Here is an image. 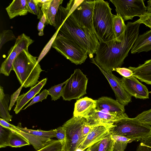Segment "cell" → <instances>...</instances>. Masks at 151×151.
Returning a JSON list of instances; mask_svg holds the SVG:
<instances>
[{
    "label": "cell",
    "mask_w": 151,
    "mask_h": 151,
    "mask_svg": "<svg viewBox=\"0 0 151 151\" xmlns=\"http://www.w3.org/2000/svg\"><path fill=\"white\" fill-rule=\"evenodd\" d=\"M67 81V80L62 83L52 86L47 90L48 95L51 96L52 101L56 100L62 96L63 86Z\"/></svg>",
    "instance_id": "4dcf8cb0"
},
{
    "label": "cell",
    "mask_w": 151,
    "mask_h": 151,
    "mask_svg": "<svg viewBox=\"0 0 151 151\" xmlns=\"http://www.w3.org/2000/svg\"><path fill=\"white\" fill-rule=\"evenodd\" d=\"M142 24H144L146 26L148 27H149L151 30V24L147 23L146 22H144L142 23Z\"/></svg>",
    "instance_id": "7dc6e473"
},
{
    "label": "cell",
    "mask_w": 151,
    "mask_h": 151,
    "mask_svg": "<svg viewBox=\"0 0 151 151\" xmlns=\"http://www.w3.org/2000/svg\"><path fill=\"white\" fill-rule=\"evenodd\" d=\"M135 117L141 122L151 126V109L142 112Z\"/></svg>",
    "instance_id": "d590c367"
},
{
    "label": "cell",
    "mask_w": 151,
    "mask_h": 151,
    "mask_svg": "<svg viewBox=\"0 0 151 151\" xmlns=\"http://www.w3.org/2000/svg\"><path fill=\"white\" fill-rule=\"evenodd\" d=\"M91 62L95 65L99 69L109 82L113 90L116 100L124 106L132 102V96L125 90L121 79L114 75L109 74L102 69L96 63L94 58L90 59Z\"/></svg>",
    "instance_id": "4fadbf2b"
},
{
    "label": "cell",
    "mask_w": 151,
    "mask_h": 151,
    "mask_svg": "<svg viewBox=\"0 0 151 151\" xmlns=\"http://www.w3.org/2000/svg\"><path fill=\"white\" fill-rule=\"evenodd\" d=\"M12 131L0 125V148L9 146L10 135Z\"/></svg>",
    "instance_id": "1f68e13d"
},
{
    "label": "cell",
    "mask_w": 151,
    "mask_h": 151,
    "mask_svg": "<svg viewBox=\"0 0 151 151\" xmlns=\"http://www.w3.org/2000/svg\"><path fill=\"white\" fill-rule=\"evenodd\" d=\"M124 21L119 15L117 14L113 17V28L116 41L121 42L123 41L126 29Z\"/></svg>",
    "instance_id": "603a6c76"
},
{
    "label": "cell",
    "mask_w": 151,
    "mask_h": 151,
    "mask_svg": "<svg viewBox=\"0 0 151 151\" xmlns=\"http://www.w3.org/2000/svg\"><path fill=\"white\" fill-rule=\"evenodd\" d=\"M48 95V90L47 89L43 90L40 94L35 96L31 102L24 109V110L29 106L39 101H42L43 100L46 99Z\"/></svg>",
    "instance_id": "8d00e7d4"
},
{
    "label": "cell",
    "mask_w": 151,
    "mask_h": 151,
    "mask_svg": "<svg viewBox=\"0 0 151 151\" xmlns=\"http://www.w3.org/2000/svg\"><path fill=\"white\" fill-rule=\"evenodd\" d=\"M27 0H14L6 10L10 19L18 16L26 15L28 12L26 5Z\"/></svg>",
    "instance_id": "44dd1931"
},
{
    "label": "cell",
    "mask_w": 151,
    "mask_h": 151,
    "mask_svg": "<svg viewBox=\"0 0 151 151\" xmlns=\"http://www.w3.org/2000/svg\"><path fill=\"white\" fill-rule=\"evenodd\" d=\"M121 80L124 89L131 96L142 99L149 98L147 88L135 77H122Z\"/></svg>",
    "instance_id": "5bb4252c"
},
{
    "label": "cell",
    "mask_w": 151,
    "mask_h": 151,
    "mask_svg": "<svg viewBox=\"0 0 151 151\" xmlns=\"http://www.w3.org/2000/svg\"><path fill=\"white\" fill-rule=\"evenodd\" d=\"M83 1L71 0L68 2L65 16L58 33L78 44L86 51L91 59L96 53L99 41L95 34L81 27L72 14Z\"/></svg>",
    "instance_id": "7a4b0ae2"
},
{
    "label": "cell",
    "mask_w": 151,
    "mask_h": 151,
    "mask_svg": "<svg viewBox=\"0 0 151 151\" xmlns=\"http://www.w3.org/2000/svg\"><path fill=\"white\" fill-rule=\"evenodd\" d=\"M131 50L132 54L151 50V30L138 35Z\"/></svg>",
    "instance_id": "ffe728a7"
},
{
    "label": "cell",
    "mask_w": 151,
    "mask_h": 151,
    "mask_svg": "<svg viewBox=\"0 0 151 151\" xmlns=\"http://www.w3.org/2000/svg\"><path fill=\"white\" fill-rule=\"evenodd\" d=\"M63 1V0H52L49 8L45 14L46 18L47 24H50L55 27V17L58 9Z\"/></svg>",
    "instance_id": "d4e9b609"
},
{
    "label": "cell",
    "mask_w": 151,
    "mask_h": 151,
    "mask_svg": "<svg viewBox=\"0 0 151 151\" xmlns=\"http://www.w3.org/2000/svg\"><path fill=\"white\" fill-rule=\"evenodd\" d=\"M47 78L43 79L35 86L31 87L27 93H23L19 96L17 100V103L14 111L16 114H18L24 106L36 95L38 93L41 89L46 84Z\"/></svg>",
    "instance_id": "2e32d148"
},
{
    "label": "cell",
    "mask_w": 151,
    "mask_h": 151,
    "mask_svg": "<svg viewBox=\"0 0 151 151\" xmlns=\"http://www.w3.org/2000/svg\"><path fill=\"white\" fill-rule=\"evenodd\" d=\"M52 47L71 63L76 65L83 63L88 57L86 52L81 47L59 33Z\"/></svg>",
    "instance_id": "52a82bcc"
},
{
    "label": "cell",
    "mask_w": 151,
    "mask_h": 151,
    "mask_svg": "<svg viewBox=\"0 0 151 151\" xmlns=\"http://www.w3.org/2000/svg\"><path fill=\"white\" fill-rule=\"evenodd\" d=\"M96 108V100L84 97L77 100L75 103L73 116L83 117Z\"/></svg>",
    "instance_id": "ac0fdd59"
},
{
    "label": "cell",
    "mask_w": 151,
    "mask_h": 151,
    "mask_svg": "<svg viewBox=\"0 0 151 151\" xmlns=\"http://www.w3.org/2000/svg\"><path fill=\"white\" fill-rule=\"evenodd\" d=\"M140 24L128 22L124 38L122 42H116L110 47L99 42L94 59L102 69L111 74L116 68L121 67L139 35Z\"/></svg>",
    "instance_id": "6da1fadb"
},
{
    "label": "cell",
    "mask_w": 151,
    "mask_h": 151,
    "mask_svg": "<svg viewBox=\"0 0 151 151\" xmlns=\"http://www.w3.org/2000/svg\"><path fill=\"white\" fill-rule=\"evenodd\" d=\"M111 135L114 141L113 151H124L127 144L132 142L130 139L124 137Z\"/></svg>",
    "instance_id": "83f0119b"
},
{
    "label": "cell",
    "mask_w": 151,
    "mask_h": 151,
    "mask_svg": "<svg viewBox=\"0 0 151 151\" xmlns=\"http://www.w3.org/2000/svg\"><path fill=\"white\" fill-rule=\"evenodd\" d=\"M95 1V0H83L72 14L81 27L95 34L93 23Z\"/></svg>",
    "instance_id": "8fae6325"
},
{
    "label": "cell",
    "mask_w": 151,
    "mask_h": 151,
    "mask_svg": "<svg viewBox=\"0 0 151 151\" xmlns=\"http://www.w3.org/2000/svg\"><path fill=\"white\" fill-rule=\"evenodd\" d=\"M52 0H36L37 3L41 8L43 14H45L49 8Z\"/></svg>",
    "instance_id": "ab89813d"
},
{
    "label": "cell",
    "mask_w": 151,
    "mask_h": 151,
    "mask_svg": "<svg viewBox=\"0 0 151 151\" xmlns=\"http://www.w3.org/2000/svg\"><path fill=\"white\" fill-rule=\"evenodd\" d=\"M9 95L4 93L3 88L0 86V116L6 122L11 121L12 116L9 112Z\"/></svg>",
    "instance_id": "cb8c5ba5"
},
{
    "label": "cell",
    "mask_w": 151,
    "mask_h": 151,
    "mask_svg": "<svg viewBox=\"0 0 151 151\" xmlns=\"http://www.w3.org/2000/svg\"><path fill=\"white\" fill-rule=\"evenodd\" d=\"M128 68L133 72V76L147 84L151 85V59L137 67L130 66Z\"/></svg>",
    "instance_id": "d6986e66"
},
{
    "label": "cell",
    "mask_w": 151,
    "mask_h": 151,
    "mask_svg": "<svg viewBox=\"0 0 151 151\" xmlns=\"http://www.w3.org/2000/svg\"><path fill=\"white\" fill-rule=\"evenodd\" d=\"M110 133L109 129L104 126L92 127L91 130L77 149L84 151L101 140Z\"/></svg>",
    "instance_id": "9a60e30c"
},
{
    "label": "cell",
    "mask_w": 151,
    "mask_h": 151,
    "mask_svg": "<svg viewBox=\"0 0 151 151\" xmlns=\"http://www.w3.org/2000/svg\"><path fill=\"white\" fill-rule=\"evenodd\" d=\"M23 86L22 85L11 96L9 106V110L10 111L13 106L17 101V99L19 96V95L21 91Z\"/></svg>",
    "instance_id": "7bdbcfd3"
},
{
    "label": "cell",
    "mask_w": 151,
    "mask_h": 151,
    "mask_svg": "<svg viewBox=\"0 0 151 151\" xmlns=\"http://www.w3.org/2000/svg\"><path fill=\"white\" fill-rule=\"evenodd\" d=\"M100 141L88 148L89 151H97Z\"/></svg>",
    "instance_id": "bcb514c9"
},
{
    "label": "cell",
    "mask_w": 151,
    "mask_h": 151,
    "mask_svg": "<svg viewBox=\"0 0 151 151\" xmlns=\"http://www.w3.org/2000/svg\"><path fill=\"white\" fill-rule=\"evenodd\" d=\"M34 42L29 37L24 33L18 36L14 45L8 51L7 57L1 65L0 73L8 76L12 70L13 63L16 58L23 50H28L29 46Z\"/></svg>",
    "instance_id": "30bf717a"
},
{
    "label": "cell",
    "mask_w": 151,
    "mask_h": 151,
    "mask_svg": "<svg viewBox=\"0 0 151 151\" xmlns=\"http://www.w3.org/2000/svg\"><path fill=\"white\" fill-rule=\"evenodd\" d=\"M12 70L23 87H32L39 81L38 80L43 71L37 60L28 50H24L17 57L13 63Z\"/></svg>",
    "instance_id": "277c9868"
},
{
    "label": "cell",
    "mask_w": 151,
    "mask_h": 151,
    "mask_svg": "<svg viewBox=\"0 0 151 151\" xmlns=\"http://www.w3.org/2000/svg\"><path fill=\"white\" fill-rule=\"evenodd\" d=\"M62 126L65 130L66 139L62 149L66 151H76L92 128L84 117L73 116Z\"/></svg>",
    "instance_id": "8992f818"
},
{
    "label": "cell",
    "mask_w": 151,
    "mask_h": 151,
    "mask_svg": "<svg viewBox=\"0 0 151 151\" xmlns=\"http://www.w3.org/2000/svg\"><path fill=\"white\" fill-rule=\"evenodd\" d=\"M88 80L80 69H76L63 88V100L70 101L79 99L86 94Z\"/></svg>",
    "instance_id": "ba28073f"
},
{
    "label": "cell",
    "mask_w": 151,
    "mask_h": 151,
    "mask_svg": "<svg viewBox=\"0 0 151 151\" xmlns=\"http://www.w3.org/2000/svg\"><path fill=\"white\" fill-rule=\"evenodd\" d=\"M30 144L27 140L23 136L12 131L9 139V146L17 147Z\"/></svg>",
    "instance_id": "4316f807"
},
{
    "label": "cell",
    "mask_w": 151,
    "mask_h": 151,
    "mask_svg": "<svg viewBox=\"0 0 151 151\" xmlns=\"http://www.w3.org/2000/svg\"><path fill=\"white\" fill-rule=\"evenodd\" d=\"M55 130L56 137L60 141L63 146L66 139V133L65 129L62 126L55 129Z\"/></svg>",
    "instance_id": "f35d334b"
},
{
    "label": "cell",
    "mask_w": 151,
    "mask_h": 151,
    "mask_svg": "<svg viewBox=\"0 0 151 151\" xmlns=\"http://www.w3.org/2000/svg\"><path fill=\"white\" fill-rule=\"evenodd\" d=\"M96 108L119 114L125 113L124 106L116 100L107 96H102L96 100Z\"/></svg>",
    "instance_id": "e0dca14e"
},
{
    "label": "cell",
    "mask_w": 151,
    "mask_h": 151,
    "mask_svg": "<svg viewBox=\"0 0 151 151\" xmlns=\"http://www.w3.org/2000/svg\"><path fill=\"white\" fill-rule=\"evenodd\" d=\"M0 125L12 131H14L17 128L16 126L9 123L2 118L0 119Z\"/></svg>",
    "instance_id": "ee69618b"
},
{
    "label": "cell",
    "mask_w": 151,
    "mask_h": 151,
    "mask_svg": "<svg viewBox=\"0 0 151 151\" xmlns=\"http://www.w3.org/2000/svg\"><path fill=\"white\" fill-rule=\"evenodd\" d=\"M114 141L110 133L100 141L97 151H113Z\"/></svg>",
    "instance_id": "f546056e"
},
{
    "label": "cell",
    "mask_w": 151,
    "mask_h": 151,
    "mask_svg": "<svg viewBox=\"0 0 151 151\" xmlns=\"http://www.w3.org/2000/svg\"><path fill=\"white\" fill-rule=\"evenodd\" d=\"M109 3L103 0H95L93 23L95 34L99 42L110 47L116 42L113 32V17Z\"/></svg>",
    "instance_id": "3957f363"
},
{
    "label": "cell",
    "mask_w": 151,
    "mask_h": 151,
    "mask_svg": "<svg viewBox=\"0 0 151 151\" xmlns=\"http://www.w3.org/2000/svg\"><path fill=\"white\" fill-rule=\"evenodd\" d=\"M12 31L11 30H3L0 34V49L7 42L16 39Z\"/></svg>",
    "instance_id": "836d02e7"
},
{
    "label": "cell",
    "mask_w": 151,
    "mask_h": 151,
    "mask_svg": "<svg viewBox=\"0 0 151 151\" xmlns=\"http://www.w3.org/2000/svg\"><path fill=\"white\" fill-rule=\"evenodd\" d=\"M140 141L136 151H151V136L143 138Z\"/></svg>",
    "instance_id": "e575fe53"
},
{
    "label": "cell",
    "mask_w": 151,
    "mask_h": 151,
    "mask_svg": "<svg viewBox=\"0 0 151 151\" xmlns=\"http://www.w3.org/2000/svg\"><path fill=\"white\" fill-rule=\"evenodd\" d=\"M62 146L58 140H52L42 148L36 151H61Z\"/></svg>",
    "instance_id": "d6a6232c"
},
{
    "label": "cell",
    "mask_w": 151,
    "mask_h": 151,
    "mask_svg": "<svg viewBox=\"0 0 151 151\" xmlns=\"http://www.w3.org/2000/svg\"><path fill=\"white\" fill-rule=\"evenodd\" d=\"M17 127L20 130L35 136L51 139L56 137L55 129L46 131L41 130H32L22 127L21 124L19 123Z\"/></svg>",
    "instance_id": "484cf974"
},
{
    "label": "cell",
    "mask_w": 151,
    "mask_h": 151,
    "mask_svg": "<svg viewBox=\"0 0 151 151\" xmlns=\"http://www.w3.org/2000/svg\"><path fill=\"white\" fill-rule=\"evenodd\" d=\"M61 151H65V150L62 149V150Z\"/></svg>",
    "instance_id": "c3c4849f"
},
{
    "label": "cell",
    "mask_w": 151,
    "mask_h": 151,
    "mask_svg": "<svg viewBox=\"0 0 151 151\" xmlns=\"http://www.w3.org/2000/svg\"><path fill=\"white\" fill-rule=\"evenodd\" d=\"M109 132L112 135L124 137L132 142L140 141L151 136V126L136 117L129 118L126 114L114 124Z\"/></svg>",
    "instance_id": "5b68a950"
},
{
    "label": "cell",
    "mask_w": 151,
    "mask_h": 151,
    "mask_svg": "<svg viewBox=\"0 0 151 151\" xmlns=\"http://www.w3.org/2000/svg\"><path fill=\"white\" fill-rule=\"evenodd\" d=\"M26 6L28 12L37 15V19H40L43 14L36 0H27Z\"/></svg>",
    "instance_id": "f1b7e54d"
},
{
    "label": "cell",
    "mask_w": 151,
    "mask_h": 151,
    "mask_svg": "<svg viewBox=\"0 0 151 151\" xmlns=\"http://www.w3.org/2000/svg\"><path fill=\"white\" fill-rule=\"evenodd\" d=\"M13 131L19 133L24 137L36 150L43 147L52 139L50 138L38 136L24 132L20 130L17 127Z\"/></svg>",
    "instance_id": "7402d4cb"
},
{
    "label": "cell",
    "mask_w": 151,
    "mask_h": 151,
    "mask_svg": "<svg viewBox=\"0 0 151 151\" xmlns=\"http://www.w3.org/2000/svg\"><path fill=\"white\" fill-rule=\"evenodd\" d=\"M116 71L123 77L128 78L133 76V72L129 68H116L115 70Z\"/></svg>",
    "instance_id": "60d3db41"
},
{
    "label": "cell",
    "mask_w": 151,
    "mask_h": 151,
    "mask_svg": "<svg viewBox=\"0 0 151 151\" xmlns=\"http://www.w3.org/2000/svg\"><path fill=\"white\" fill-rule=\"evenodd\" d=\"M116 7V14L124 21L132 20L136 16L139 17L145 13L147 7L143 0H110Z\"/></svg>",
    "instance_id": "9c48e42d"
},
{
    "label": "cell",
    "mask_w": 151,
    "mask_h": 151,
    "mask_svg": "<svg viewBox=\"0 0 151 151\" xmlns=\"http://www.w3.org/2000/svg\"><path fill=\"white\" fill-rule=\"evenodd\" d=\"M58 30L56 31V32L53 35L50 40L49 41L43 50H42L37 60V62L38 63L43 58L44 56H45L46 54L48 52L49 49H50V47H51V46L52 45L53 42L56 37L58 34Z\"/></svg>",
    "instance_id": "74e56055"
},
{
    "label": "cell",
    "mask_w": 151,
    "mask_h": 151,
    "mask_svg": "<svg viewBox=\"0 0 151 151\" xmlns=\"http://www.w3.org/2000/svg\"><path fill=\"white\" fill-rule=\"evenodd\" d=\"M139 18L134 22V23L142 24L146 22L151 24V13L146 12L139 17Z\"/></svg>",
    "instance_id": "b9f144b4"
},
{
    "label": "cell",
    "mask_w": 151,
    "mask_h": 151,
    "mask_svg": "<svg viewBox=\"0 0 151 151\" xmlns=\"http://www.w3.org/2000/svg\"><path fill=\"white\" fill-rule=\"evenodd\" d=\"M127 114L125 113L119 114L96 108L92 110L88 114L84 116L88 124L92 127L97 125H103L110 129L117 120Z\"/></svg>",
    "instance_id": "7c38bea8"
},
{
    "label": "cell",
    "mask_w": 151,
    "mask_h": 151,
    "mask_svg": "<svg viewBox=\"0 0 151 151\" xmlns=\"http://www.w3.org/2000/svg\"><path fill=\"white\" fill-rule=\"evenodd\" d=\"M45 27V24L40 20L37 24V29L39 32L38 35L42 36L43 35V30Z\"/></svg>",
    "instance_id": "f6af8a7d"
}]
</instances>
